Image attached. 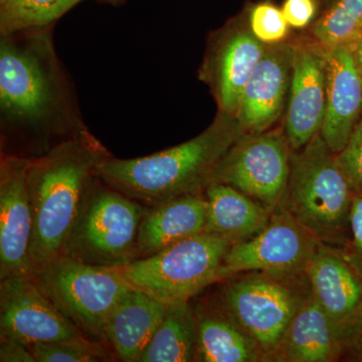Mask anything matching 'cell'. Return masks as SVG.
<instances>
[{
  "mask_svg": "<svg viewBox=\"0 0 362 362\" xmlns=\"http://www.w3.org/2000/svg\"><path fill=\"white\" fill-rule=\"evenodd\" d=\"M147 209L97 177L59 255L89 265H129L138 259V233Z\"/></svg>",
  "mask_w": 362,
  "mask_h": 362,
  "instance_id": "5",
  "label": "cell"
},
{
  "mask_svg": "<svg viewBox=\"0 0 362 362\" xmlns=\"http://www.w3.org/2000/svg\"><path fill=\"white\" fill-rule=\"evenodd\" d=\"M291 86L284 135L293 151L306 146L322 129L326 104L327 49L318 40L293 42Z\"/></svg>",
  "mask_w": 362,
  "mask_h": 362,
  "instance_id": "13",
  "label": "cell"
},
{
  "mask_svg": "<svg viewBox=\"0 0 362 362\" xmlns=\"http://www.w3.org/2000/svg\"><path fill=\"white\" fill-rule=\"evenodd\" d=\"M361 340H362V339H361ZM359 343H361V342H359Z\"/></svg>",
  "mask_w": 362,
  "mask_h": 362,
  "instance_id": "35",
  "label": "cell"
},
{
  "mask_svg": "<svg viewBox=\"0 0 362 362\" xmlns=\"http://www.w3.org/2000/svg\"><path fill=\"white\" fill-rule=\"evenodd\" d=\"M240 275L226 283L220 302L270 361L292 319L312 295L308 276L306 271Z\"/></svg>",
  "mask_w": 362,
  "mask_h": 362,
  "instance_id": "7",
  "label": "cell"
},
{
  "mask_svg": "<svg viewBox=\"0 0 362 362\" xmlns=\"http://www.w3.org/2000/svg\"><path fill=\"white\" fill-rule=\"evenodd\" d=\"M356 349L358 350V351L361 352V356L362 357V340H361V343H359V344L357 345V347Z\"/></svg>",
  "mask_w": 362,
  "mask_h": 362,
  "instance_id": "34",
  "label": "cell"
},
{
  "mask_svg": "<svg viewBox=\"0 0 362 362\" xmlns=\"http://www.w3.org/2000/svg\"><path fill=\"white\" fill-rule=\"evenodd\" d=\"M362 112V80L349 45L327 49L325 115L320 134L334 153L349 142Z\"/></svg>",
  "mask_w": 362,
  "mask_h": 362,
  "instance_id": "17",
  "label": "cell"
},
{
  "mask_svg": "<svg viewBox=\"0 0 362 362\" xmlns=\"http://www.w3.org/2000/svg\"><path fill=\"white\" fill-rule=\"evenodd\" d=\"M281 9L289 26L303 28L311 23L315 16L316 1L315 0H285Z\"/></svg>",
  "mask_w": 362,
  "mask_h": 362,
  "instance_id": "30",
  "label": "cell"
},
{
  "mask_svg": "<svg viewBox=\"0 0 362 362\" xmlns=\"http://www.w3.org/2000/svg\"><path fill=\"white\" fill-rule=\"evenodd\" d=\"M111 156L84 129L47 153L32 158L28 189L33 228L30 256L33 272L61 254L99 164Z\"/></svg>",
  "mask_w": 362,
  "mask_h": 362,
  "instance_id": "3",
  "label": "cell"
},
{
  "mask_svg": "<svg viewBox=\"0 0 362 362\" xmlns=\"http://www.w3.org/2000/svg\"><path fill=\"white\" fill-rule=\"evenodd\" d=\"M362 33V0H337L314 23L312 35L326 49L349 45Z\"/></svg>",
  "mask_w": 362,
  "mask_h": 362,
  "instance_id": "25",
  "label": "cell"
},
{
  "mask_svg": "<svg viewBox=\"0 0 362 362\" xmlns=\"http://www.w3.org/2000/svg\"><path fill=\"white\" fill-rule=\"evenodd\" d=\"M32 158L1 153L0 161V280L33 275L30 247L33 218L28 189Z\"/></svg>",
  "mask_w": 362,
  "mask_h": 362,
  "instance_id": "14",
  "label": "cell"
},
{
  "mask_svg": "<svg viewBox=\"0 0 362 362\" xmlns=\"http://www.w3.org/2000/svg\"><path fill=\"white\" fill-rule=\"evenodd\" d=\"M354 65L362 80V33L356 37L351 44H349Z\"/></svg>",
  "mask_w": 362,
  "mask_h": 362,
  "instance_id": "32",
  "label": "cell"
},
{
  "mask_svg": "<svg viewBox=\"0 0 362 362\" xmlns=\"http://www.w3.org/2000/svg\"><path fill=\"white\" fill-rule=\"evenodd\" d=\"M206 223L204 194L185 195L148 207L138 233V259L147 258L180 240L204 232Z\"/></svg>",
  "mask_w": 362,
  "mask_h": 362,
  "instance_id": "20",
  "label": "cell"
},
{
  "mask_svg": "<svg viewBox=\"0 0 362 362\" xmlns=\"http://www.w3.org/2000/svg\"><path fill=\"white\" fill-rule=\"evenodd\" d=\"M249 28L252 35L267 45L284 42L289 32L282 9L271 2H261L252 7L249 14Z\"/></svg>",
  "mask_w": 362,
  "mask_h": 362,
  "instance_id": "27",
  "label": "cell"
},
{
  "mask_svg": "<svg viewBox=\"0 0 362 362\" xmlns=\"http://www.w3.org/2000/svg\"><path fill=\"white\" fill-rule=\"evenodd\" d=\"M47 28L1 37V153L35 158L71 137L54 117L64 103V85Z\"/></svg>",
  "mask_w": 362,
  "mask_h": 362,
  "instance_id": "1",
  "label": "cell"
},
{
  "mask_svg": "<svg viewBox=\"0 0 362 362\" xmlns=\"http://www.w3.org/2000/svg\"><path fill=\"white\" fill-rule=\"evenodd\" d=\"M232 240L202 232L121 268L130 285L168 305L187 303L221 280Z\"/></svg>",
  "mask_w": 362,
  "mask_h": 362,
  "instance_id": "8",
  "label": "cell"
},
{
  "mask_svg": "<svg viewBox=\"0 0 362 362\" xmlns=\"http://www.w3.org/2000/svg\"><path fill=\"white\" fill-rule=\"evenodd\" d=\"M306 274L312 295L341 332L350 350L362 339V277L337 247L320 244Z\"/></svg>",
  "mask_w": 362,
  "mask_h": 362,
  "instance_id": "15",
  "label": "cell"
},
{
  "mask_svg": "<svg viewBox=\"0 0 362 362\" xmlns=\"http://www.w3.org/2000/svg\"><path fill=\"white\" fill-rule=\"evenodd\" d=\"M337 159L352 192L362 197V118L356 124L346 146L337 154Z\"/></svg>",
  "mask_w": 362,
  "mask_h": 362,
  "instance_id": "28",
  "label": "cell"
},
{
  "mask_svg": "<svg viewBox=\"0 0 362 362\" xmlns=\"http://www.w3.org/2000/svg\"><path fill=\"white\" fill-rule=\"evenodd\" d=\"M194 313L197 327L195 361H265L257 343L221 302L199 305Z\"/></svg>",
  "mask_w": 362,
  "mask_h": 362,
  "instance_id": "21",
  "label": "cell"
},
{
  "mask_svg": "<svg viewBox=\"0 0 362 362\" xmlns=\"http://www.w3.org/2000/svg\"><path fill=\"white\" fill-rule=\"evenodd\" d=\"M168 304L132 288L107 323L106 345L116 361L138 362L160 324Z\"/></svg>",
  "mask_w": 362,
  "mask_h": 362,
  "instance_id": "19",
  "label": "cell"
},
{
  "mask_svg": "<svg viewBox=\"0 0 362 362\" xmlns=\"http://www.w3.org/2000/svg\"><path fill=\"white\" fill-rule=\"evenodd\" d=\"M83 0H0L1 37L49 28Z\"/></svg>",
  "mask_w": 362,
  "mask_h": 362,
  "instance_id": "24",
  "label": "cell"
},
{
  "mask_svg": "<svg viewBox=\"0 0 362 362\" xmlns=\"http://www.w3.org/2000/svg\"><path fill=\"white\" fill-rule=\"evenodd\" d=\"M292 152L281 133L244 134L221 159L211 183L230 185L274 213L287 189Z\"/></svg>",
  "mask_w": 362,
  "mask_h": 362,
  "instance_id": "9",
  "label": "cell"
},
{
  "mask_svg": "<svg viewBox=\"0 0 362 362\" xmlns=\"http://www.w3.org/2000/svg\"><path fill=\"white\" fill-rule=\"evenodd\" d=\"M0 281V337L11 338L28 347L37 343L90 340L57 308L33 275Z\"/></svg>",
  "mask_w": 362,
  "mask_h": 362,
  "instance_id": "11",
  "label": "cell"
},
{
  "mask_svg": "<svg viewBox=\"0 0 362 362\" xmlns=\"http://www.w3.org/2000/svg\"><path fill=\"white\" fill-rule=\"evenodd\" d=\"M320 244L291 214L276 209L262 232L230 246L223 259L221 280L247 272L301 273Z\"/></svg>",
  "mask_w": 362,
  "mask_h": 362,
  "instance_id": "10",
  "label": "cell"
},
{
  "mask_svg": "<svg viewBox=\"0 0 362 362\" xmlns=\"http://www.w3.org/2000/svg\"><path fill=\"white\" fill-rule=\"evenodd\" d=\"M197 327L189 302L168 305L138 362L195 361Z\"/></svg>",
  "mask_w": 362,
  "mask_h": 362,
  "instance_id": "23",
  "label": "cell"
},
{
  "mask_svg": "<svg viewBox=\"0 0 362 362\" xmlns=\"http://www.w3.org/2000/svg\"><path fill=\"white\" fill-rule=\"evenodd\" d=\"M354 195L337 154L319 133L292 152L289 182L278 209L291 214L321 244L341 250L349 240Z\"/></svg>",
  "mask_w": 362,
  "mask_h": 362,
  "instance_id": "4",
  "label": "cell"
},
{
  "mask_svg": "<svg viewBox=\"0 0 362 362\" xmlns=\"http://www.w3.org/2000/svg\"><path fill=\"white\" fill-rule=\"evenodd\" d=\"M349 350V342L311 295L292 319L270 361H337Z\"/></svg>",
  "mask_w": 362,
  "mask_h": 362,
  "instance_id": "18",
  "label": "cell"
},
{
  "mask_svg": "<svg viewBox=\"0 0 362 362\" xmlns=\"http://www.w3.org/2000/svg\"><path fill=\"white\" fill-rule=\"evenodd\" d=\"M293 42L267 45L245 88L235 118L246 134L270 129L287 108L291 86Z\"/></svg>",
  "mask_w": 362,
  "mask_h": 362,
  "instance_id": "16",
  "label": "cell"
},
{
  "mask_svg": "<svg viewBox=\"0 0 362 362\" xmlns=\"http://www.w3.org/2000/svg\"><path fill=\"white\" fill-rule=\"evenodd\" d=\"M246 134L235 116L218 111L204 132L188 141L148 156L99 164L105 185L146 207L185 197L204 194L226 152Z\"/></svg>",
  "mask_w": 362,
  "mask_h": 362,
  "instance_id": "2",
  "label": "cell"
},
{
  "mask_svg": "<svg viewBox=\"0 0 362 362\" xmlns=\"http://www.w3.org/2000/svg\"><path fill=\"white\" fill-rule=\"evenodd\" d=\"M35 362H100L115 361L110 350L103 343L58 341L37 343L28 346Z\"/></svg>",
  "mask_w": 362,
  "mask_h": 362,
  "instance_id": "26",
  "label": "cell"
},
{
  "mask_svg": "<svg viewBox=\"0 0 362 362\" xmlns=\"http://www.w3.org/2000/svg\"><path fill=\"white\" fill-rule=\"evenodd\" d=\"M103 1L109 2V4H119V2L124 1V0H103Z\"/></svg>",
  "mask_w": 362,
  "mask_h": 362,
  "instance_id": "33",
  "label": "cell"
},
{
  "mask_svg": "<svg viewBox=\"0 0 362 362\" xmlns=\"http://www.w3.org/2000/svg\"><path fill=\"white\" fill-rule=\"evenodd\" d=\"M0 361L35 362L26 345L8 337H0Z\"/></svg>",
  "mask_w": 362,
  "mask_h": 362,
  "instance_id": "31",
  "label": "cell"
},
{
  "mask_svg": "<svg viewBox=\"0 0 362 362\" xmlns=\"http://www.w3.org/2000/svg\"><path fill=\"white\" fill-rule=\"evenodd\" d=\"M206 206L204 232L216 233L233 244L258 235L270 223L267 207L223 183H211L204 192Z\"/></svg>",
  "mask_w": 362,
  "mask_h": 362,
  "instance_id": "22",
  "label": "cell"
},
{
  "mask_svg": "<svg viewBox=\"0 0 362 362\" xmlns=\"http://www.w3.org/2000/svg\"><path fill=\"white\" fill-rule=\"evenodd\" d=\"M350 235L346 246L339 250L344 259L362 277V197L354 195L349 216Z\"/></svg>",
  "mask_w": 362,
  "mask_h": 362,
  "instance_id": "29",
  "label": "cell"
},
{
  "mask_svg": "<svg viewBox=\"0 0 362 362\" xmlns=\"http://www.w3.org/2000/svg\"><path fill=\"white\" fill-rule=\"evenodd\" d=\"M33 277L86 337L104 345L112 312L133 288L121 268L89 265L61 255L35 269Z\"/></svg>",
  "mask_w": 362,
  "mask_h": 362,
  "instance_id": "6",
  "label": "cell"
},
{
  "mask_svg": "<svg viewBox=\"0 0 362 362\" xmlns=\"http://www.w3.org/2000/svg\"><path fill=\"white\" fill-rule=\"evenodd\" d=\"M266 47L240 23H228L214 33L199 77L211 88L218 111L235 117L245 88Z\"/></svg>",
  "mask_w": 362,
  "mask_h": 362,
  "instance_id": "12",
  "label": "cell"
}]
</instances>
